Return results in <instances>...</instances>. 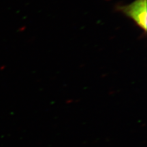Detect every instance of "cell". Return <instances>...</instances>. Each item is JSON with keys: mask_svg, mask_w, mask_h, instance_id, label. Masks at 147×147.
Returning <instances> with one entry per match:
<instances>
[{"mask_svg": "<svg viewBox=\"0 0 147 147\" xmlns=\"http://www.w3.org/2000/svg\"><path fill=\"white\" fill-rule=\"evenodd\" d=\"M118 10L131 19L140 28L146 32L147 0H134L129 4L119 5Z\"/></svg>", "mask_w": 147, "mask_h": 147, "instance_id": "1", "label": "cell"}]
</instances>
